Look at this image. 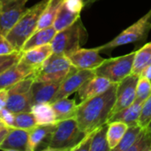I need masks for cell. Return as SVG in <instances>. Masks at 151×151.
Masks as SVG:
<instances>
[{"instance_id": "cell-25", "label": "cell", "mask_w": 151, "mask_h": 151, "mask_svg": "<svg viewBox=\"0 0 151 151\" xmlns=\"http://www.w3.org/2000/svg\"><path fill=\"white\" fill-rule=\"evenodd\" d=\"M127 128L128 125L120 121H112L108 123L107 141L111 150H112L119 143Z\"/></svg>"}, {"instance_id": "cell-2", "label": "cell", "mask_w": 151, "mask_h": 151, "mask_svg": "<svg viewBox=\"0 0 151 151\" xmlns=\"http://www.w3.org/2000/svg\"><path fill=\"white\" fill-rule=\"evenodd\" d=\"M48 2L49 0H42L28 8L6 35V38L16 51H21L26 41L35 32L39 19Z\"/></svg>"}, {"instance_id": "cell-37", "label": "cell", "mask_w": 151, "mask_h": 151, "mask_svg": "<svg viewBox=\"0 0 151 151\" xmlns=\"http://www.w3.org/2000/svg\"><path fill=\"white\" fill-rule=\"evenodd\" d=\"M93 132L88 133L85 137L81 141V142L73 150V151H90V146H91V141L93 136Z\"/></svg>"}, {"instance_id": "cell-20", "label": "cell", "mask_w": 151, "mask_h": 151, "mask_svg": "<svg viewBox=\"0 0 151 151\" xmlns=\"http://www.w3.org/2000/svg\"><path fill=\"white\" fill-rule=\"evenodd\" d=\"M142 104H143L134 102L130 106L125 109H122L121 111L112 114L111 118L109 119L108 123L112 122V121H120V122L126 123L127 125H128V127L138 124Z\"/></svg>"}, {"instance_id": "cell-41", "label": "cell", "mask_w": 151, "mask_h": 151, "mask_svg": "<svg viewBox=\"0 0 151 151\" xmlns=\"http://www.w3.org/2000/svg\"><path fill=\"white\" fill-rule=\"evenodd\" d=\"M97 1H99V0H83L84 4H85V7L90 6V5H92L93 4L96 3Z\"/></svg>"}, {"instance_id": "cell-21", "label": "cell", "mask_w": 151, "mask_h": 151, "mask_svg": "<svg viewBox=\"0 0 151 151\" xmlns=\"http://www.w3.org/2000/svg\"><path fill=\"white\" fill-rule=\"evenodd\" d=\"M57 30L53 26H50L49 27H45L40 30L35 31L24 43L21 51L27 50L29 49L48 44L50 43L51 41L53 40L54 36L57 34Z\"/></svg>"}, {"instance_id": "cell-34", "label": "cell", "mask_w": 151, "mask_h": 151, "mask_svg": "<svg viewBox=\"0 0 151 151\" xmlns=\"http://www.w3.org/2000/svg\"><path fill=\"white\" fill-rule=\"evenodd\" d=\"M16 52L5 35L0 32V55H8Z\"/></svg>"}, {"instance_id": "cell-5", "label": "cell", "mask_w": 151, "mask_h": 151, "mask_svg": "<svg viewBox=\"0 0 151 151\" xmlns=\"http://www.w3.org/2000/svg\"><path fill=\"white\" fill-rule=\"evenodd\" d=\"M151 29V9L140 19L134 22L127 29L109 42L96 47L100 53L111 54V52L122 45L128 43H137L146 40Z\"/></svg>"}, {"instance_id": "cell-15", "label": "cell", "mask_w": 151, "mask_h": 151, "mask_svg": "<svg viewBox=\"0 0 151 151\" xmlns=\"http://www.w3.org/2000/svg\"><path fill=\"white\" fill-rule=\"evenodd\" d=\"M114 83L109 79L95 75L88 79L78 90V96L81 102L98 96L109 89Z\"/></svg>"}, {"instance_id": "cell-36", "label": "cell", "mask_w": 151, "mask_h": 151, "mask_svg": "<svg viewBox=\"0 0 151 151\" xmlns=\"http://www.w3.org/2000/svg\"><path fill=\"white\" fill-rule=\"evenodd\" d=\"M64 4L71 12L80 14L83 7H85L83 0H65Z\"/></svg>"}, {"instance_id": "cell-17", "label": "cell", "mask_w": 151, "mask_h": 151, "mask_svg": "<svg viewBox=\"0 0 151 151\" xmlns=\"http://www.w3.org/2000/svg\"><path fill=\"white\" fill-rule=\"evenodd\" d=\"M29 130L10 128L6 137L0 145L1 150L27 151Z\"/></svg>"}, {"instance_id": "cell-1", "label": "cell", "mask_w": 151, "mask_h": 151, "mask_svg": "<svg viewBox=\"0 0 151 151\" xmlns=\"http://www.w3.org/2000/svg\"><path fill=\"white\" fill-rule=\"evenodd\" d=\"M116 91L117 83H114L105 92L78 104L75 119L81 131L88 134L108 123L116 102Z\"/></svg>"}, {"instance_id": "cell-12", "label": "cell", "mask_w": 151, "mask_h": 151, "mask_svg": "<svg viewBox=\"0 0 151 151\" xmlns=\"http://www.w3.org/2000/svg\"><path fill=\"white\" fill-rule=\"evenodd\" d=\"M67 57L69 58L72 65L80 70L95 71L106 59L100 56V51L96 47L92 49L80 48Z\"/></svg>"}, {"instance_id": "cell-35", "label": "cell", "mask_w": 151, "mask_h": 151, "mask_svg": "<svg viewBox=\"0 0 151 151\" xmlns=\"http://www.w3.org/2000/svg\"><path fill=\"white\" fill-rule=\"evenodd\" d=\"M14 116H15V113L9 111L6 107L0 110V119L4 123V125L7 127H10V128L13 127Z\"/></svg>"}, {"instance_id": "cell-16", "label": "cell", "mask_w": 151, "mask_h": 151, "mask_svg": "<svg viewBox=\"0 0 151 151\" xmlns=\"http://www.w3.org/2000/svg\"><path fill=\"white\" fill-rule=\"evenodd\" d=\"M53 53L50 43L37 46L25 51H21L20 61L35 70H38L45 60Z\"/></svg>"}, {"instance_id": "cell-7", "label": "cell", "mask_w": 151, "mask_h": 151, "mask_svg": "<svg viewBox=\"0 0 151 151\" xmlns=\"http://www.w3.org/2000/svg\"><path fill=\"white\" fill-rule=\"evenodd\" d=\"M135 51L127 55L106 58L105 61L96 70V75L109 79L113 83H118L132 73L133 62Z\"/></svg>"}, {"instance_id": "cell-9", "label": "cell", "mask_w": 151, "mask_h": 151, "mask_svg": "<svg viewBox=\"0 0 151 151\" xmlns=\"http://www.w3.org/2000/svg\"><path fill=\"white\" fill-rule=\"evenodd\" d=\"M27 0H0V32L6 36L26 12Z\"/></svg>"}, {"instance_id": "cell-27", "label": "cell", "mask_w": 151, "mask_h": 151, "mask_svg": "<svg viewBox=\"0 0 151 151\" xmlns=\"http://www.w3.org/2000/svg\"><path fill=\"white\" fill-rule=\"evenodd\" d=\"M107 128L108 123L104 124L96 128L92 136L90 151H110L111 149L107 141Z\"/></svg>"}, {"instance_id": "cell-31", "label": "cell", "mask_w": 151, "mask_h": 151, "mask_svg": "<svg viewBox=\"0 0 151 151\" xmlns=\"http://www.w3.org/2000/svg\"><path fill=\"white\" fill-rule=\"evenodd\" d=\"M151 96V81L146 77L140 76L136 88L135 103L143 104Z\"/></svg>"}, {"instance_id": "cell-30", "label": "cell", "mask_w": 151, "mask_h": 151, "mask_svg": "<svg viewBox=\"0 0 151 151\" xmlns=\"http://www.w3.org/2000/svg\"><path fill=\"white\" fill-rule=\"evenodd\" d=\"M128 151H151V132L142 127L134 143Z\"/></svg>"}, {"instance_id": "cell-3", "label": "cell", "mask_w": 151, "mask_h": 151, "mask_svg": "<svg viewBox=\"0 0 151 151\" xmlns=\"http://www.w3.org/2000/svg\"><path fill=\"white\" fill-rule=\"evenodd\" d=\"M88 38V34L81 17L68 27L57 32L50 44L54 53L70 55L81 48Z\"/></svg>"}, {"instance_id": "cell-23", "label": "cell", "mask_w": 151, "mask_h": 151, "mask_svg": "<svg viewBox=\"0 0 151 151\" xmlns=\"http://www.w3.org/2000/svg\"><path fill=\"white\" fill-rule=\"evenodd\" d=\"M65 0H49L44 11L42 12L35 31L53 26L58 12Z\"/></svg>"}, {"instance_id": "cell-32", "label": "cell", "mask_w": 151, "mask_h": 151, "mask_svg": "<svg viewBox=\"0 0 151 151\" xmlns=\"http://www.w3.org/2000/svg\"><path fill=\"white\" fill-rule=\"evenodd\" d=\"M21 57V51H16L8 55H0V74L11 67L12 65L17 64Z\"/></svg>"}, {"instance_id": "cell-40", "label": "cell", "mask_w": 151, "mask_h": 151, "mask_svg": "<svg viewBox=\"0 0 151 151\" xmlns=\"http://www.w3.org/2000/svg\"><path fill=\"white\" fill-rule=\"evenodd\" d=\"M9 130H10V127H4V128L0 129V145L3 142V141L4 140V138L6 137Z\"/></svg>"}, {"instance_id": "cell-33", "label": "cell", "mask_w": 151, "mask_h": 151, "mask_svg": "<svg viewBox=\"0 0 151 151\" xmlns=\"http://www.w3.org/2000/svg\"><path fill=\"white\" fill-rule=\"evenodd\" d=\"M151 121V96L143 103L138 124L142 127H146Z\"/></svg>"}, {"instance_id": "cell-29", "label": "cell", "mask_w": 151, "mask_h": 151, "mask_svg": "<svg viewBox=\"0 0 151 151\" xmlns=\"http://www.w3.org/2000/svg\"><path fill=\"white\" fill-rule=\"evenodd\" d=\"M35 126H37V124L35 116L31 111L15 113L13 127L24 130H30Z\"/></svg>"}, {"instance_id": "cell-18", "label": "cell", "mask_w": 151, "mask_h": 151, "mask_svg": "<svg viewBox=\"0 0 151 151\" xmlns=\"http://www.w3.org/2000/svg\"><path fill=\"white\" fill-rule=\"evenodd\" d=\"M61 82H46L34 81L30 88L33 105L50 103Z\"/></svg>"}, {"instance_id": "cell-11", "label": "cell", "mask_w": 151, "mask_h": 151, "mask_svg": "<svg viewBox=\"0 0 151 151\" xmlns=\"http://www.w3.org/2000/svg\"><path fill=\"white\" fill-rule=\"evenodd\" d=\"M139 77L140 76L138 75L131 73L121 81L117 83L116 102L111 115L121 111L122 109L130 106L134 103Z\"/></svg>"}, {"instance_id": "cell-14", "label": "cell", "mask_w": 151, "mask_h": 151, "mask_svg": "<svg viewBox=\"0 0 151 151\" xmlns=\"http://www.w3.org/2000/svg\"><path fill=\"white\" fill-rule=\"evenodd\" d=\"M35 70L19 61L0 74V88H9L17 82L33 75Z\"/></svg>"}, {"instance_id": "cell-4", "label": "cell", "mask_w": 151, "mask_h": 151, "mask_svg": "<svg viewBox=\"0 0 151 151\" xmlns=\"http://www.w3.org/2000/svg\"><path fill=\"white\" fill-rule=\"evenodd\" d=\"M87 134L81 131L75 118L57 123L50 142L46 150L73 151Z\"/></svg>"}, {"instance_id": "cell-43", "label": "cell", "mask_w": 151, "mask_h": 151, "mask_svg": "<svg viewBox=\"0 0 151 151\" xmlns=\"http://www.w3.org/2000/svg\"><path fill=\"white\" fill-rule=\"evenodd\" d=\"M146 128H147V129H148L149 131H150V132H151V121L150 122V124H149V125H148V126L146 127Z\"/></svg>"}, {"instance_id": "cell-10", "label": "cell", "mask_w": 151, "mask_h": 151, "mask_svg": "<svg viewBox=\"0 0 151 151\" xmlns=\"http://www.w3.org/2000/svg\"><path fill=\"white\" fill-rule=\"evenodd\" d=\"M95 71L93 70H80L75 67L70 72V73L64 79V81L60 83L58 89L54 95L51 102H55L57 100L68 97L72 94L78 92L81 87L91 77L95 76Z\"/></svg>"}, {"instance_id": "cell-13", "label": "cell", "mask_w": 151, "mask_h": 151, "mask_svg": "<svg viewBox=\"0 0 151 151\" xmlns=\"http://www.w3.org/2000/svg\"><path fill=\"white\" fill-rule=\"evenodd\" d=\"M57 124L51 125H37L29 130L27 151H35L37 150H46Z\"/></svg>"}, {"instance_id": "cell-6", "label": "cell", "mask_w": 151, "mask_h": 151, "mask_svg": "<svg viewBox=\"0 0 151 151\" xmlns=\"http://www.w3.org/2000/svg\"><path fill=\"white\" fill-rule=\"evenodd\" d=\"M73 67L67 56L53 52L30 77L36 81L62 82Z\"/></svg>"}, {"instance_id": "cell-26", "label": "cell", "mask_w": 151, "mask_h": 151, "mask_svg": "<svg viewBox=\"0 0 151 151\" xmlns=\"http://www.w3.org/2000/svg\"><path fill=\"white\" fill-rule=\"evenodd\" d=\"M80 17H81L80 13H75V12H71L65 6V4L63 3L62 6L60 7L59 11L58 12V15L54 20L53 27H55V29L58 32L61 31V30L68 27L72 24H73Z\"/></svg>"}, {"instance_id": "cell-22", "label": "cell", "mask_w": 151, "mask_h": 151, "mask_svg": "<svg viewBox=\"0 0 151 151\" xmlns=\"http://www.w3.org/2000/svg\"><path fill=\"white\" fill-rule=\"evenodd\" d=\"M31 112L35 116L37 125H51L58 123L54 110L50 103L33 105Z\"/></svg>"}, {"instance_id": "cell-39", "label": "cell", "mask_w": 151, "mask_h": 151, "mask_svg": "<svg viewBox=\"0 0 151 151\" xmlns=\"http://www.w3.org/2000/svg\"><path fill=\"white\" fill-rule=\"evenodd\" d=\"M140 76L146 77L147 79H149V80H150L151 81V65H149L148 67H146V68L142 71V73H141Z\"/></svg>"}, {"instance_id": "cell-19", "label": "cell", "mask_w": 151, "mask_h": 151, "mask_svg": "<svg viewBox=\"0 0 151 151\" xmlns=\"http://www.w3.org/2000/svg\"><path fill=\"white\" fill-rule=\"evenodd\" d=\"M50 104L54 110L57 122L75 118L76 116L78 104H76L75 99H69L68 97H65L57 100Z\"/></svg>"}, {"instance_id": "cell-28", "label": "cell", "mask_w": 151, "mask_h": 151, "mask_svg": "<svg viewBox=\"0 0 151 151\" xmlns=\"http://www.w3.org/2000/svg\"><path fill=\"white\" fill-rule=\"evenodd\" d=\"M142 127L139 124L129 126L127 132L125 133L123 138L119 142V143L112 150V151H128L134 143L135 140L137 139L140 132L142 131Z\"/></svg>"}, {"instance_id": "cell-42", "label": "cell", "mask_w": 151, "mask_h": 151, "mask_svg": "<svg viewBox=\"0 0 151 151\" xmlns=\"http://www.w3.org/2000/svg\"><path fill=\"white\" fill-rule=\"evenodd\" d=\"M4 127H7L5 125H4V123L0 119V129H2V128H4Z\"/></svg>"}, {"instance_id": "cell-38", "label": "cell", "mask_w": 151, "mask_h": 151, "mask_svg": "<svg viewBox=\"0 0 151 151\" xmlns=\"http://www.w3.org/2000/svg\"><path fill=\"white\" fill-rule=\"evenodd\" d=\"M7 99H8V89L0 88V110L6 107Z\"/></svg>"}, {"instance_id": "cell-8", "label": "cell", "mask_w": 151, "mask_h": 151, "mask_svg": "<svg viewBox=\"0 0 151 151\" xmlns=\"http://www.w3.org/2000/svg\"><path fill=\"white\" fill-rule=\"evenodd\" d=\"M34 80L31 77L26 78L8 89V99L6 108L13 113L31 111L33 107L31 98V86Z\"/></svg>"}, {"instance_id": "cell-24", "label": "cell", "mask_w": 151, "mask_h": 151, "mask_svg": "<svg viewBox=\"0 0 151 151\" xmlns=\"http://www.w3.org/2000/svg\"><path fill=\"white\" fill-rule=\"evenodd\" d=\"M151 65V42L135 51L132 73L140 76L142 71Z\"/></svg>"}]
</instances>
